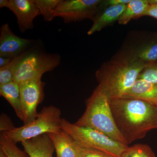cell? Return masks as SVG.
I'll list each match as a JSON object with an SVG mask.
<instances>
[{"label":"cell","mask_w":157,"mask_h":157,"mask_svg":"<svg viewBox=\"0 0 157 157\" xmlns=\"http://www.w3.org/2000/svg\"><path fill=\"white\" fill-rule=\"evenodd\" d=\"M119 131L128 145L157 129V107L138 99L119 98L110 101Z\"/></svg>","instance_id":"obj_1"},{"label":"cell","mask_w":157,"mask_h":157,"mask_svg":"<svg viewBox=\"0 0 157 157\" xmlns=\"http://www.w3.org/2000/svg\"><path fill=\"white\" fill-rule=\"evenodd\" d=\"M25 151L30 157H53L55 151L48 134H44L21 143Z\"/></svg>","instance_id":"obj_11"},{"label":"cell","mask_w":157,"mask_h":157,"mask_svg":"<svg viewBox=\"0 0 157 157\" xmlns=\"http://www.w3.org/2000/svg\"><path fill=\"white\" fill-rule=\"evenodd\" d=\"M137 79L157 83V61L148 65L139 74Z\"/></svg>","instance_id":"obj_21"},{"label":"cell","mask_w":157,"mask_h":157,"mask_svg":"<svg viewBox=\"0 0 157 157\" xmlns=\"http://www.w3.org/2000/svg\"><path fill=\"white\" fill-rule=\"evenodd\" d=\"M132 0H107L102 1L100 4V7H108L109 6H118L121 5H128Z\"/></svg>","instance_id":"obj_25"},{"label":"cell","mask_w":157,"mask_h":157,"mask_svg":"<svg viewBox=\"0 0 157 157\" xmlns=\"http://www.w3.org/2000/svg\"><path fill=\"white\" fill-rule=\"evenodd\" d=\"M78 145V157H118L102 151Z\"/></svg>","instance_id":"obj_22"},{"label":"cell","mask_w":157,"mask_h":157,"mask_svg":"<svg viewBox=\"0 0 157 157\" xmlns=\"http://www.w3.org/2000/svg\"><path fill=\"white\" fill-rule=\"evenodd\" d=\"M126 5L109 6L106 7L103 11H98L93 20V25L88 31V35H93L117 21L125 9Z\"/></svg>","instance_id":"obj_13"},{"label":"cell","mask_w":157,"mask_h":157,"mask_svg":"<svg viewBox=\"0 0 157 157\" xmlns=\"http://www.w3.org/2000/svg\"><path fill=\"white\" fill-rule=\"evenodd\" d=\"M0 157H8L1 149H0Z\"/></svg>","instance_id":"obj_28"},{"label":"cell","mask_w":157,"mask_h":157,"mask_svg":"<svg viewBox=\"0 0 157 157\" xmlns=\"http://www.w3.org/2000/svg\"><path fill=\"white\" fill-rule=\"evenodd\" d=\"M61 128L79 145L102 151L117 157H121L128 147L97 130L78 126L64 118L62 119Z\"/></svg>","instance_id":"obj_6"},{"label":"cell","mask_w":157,"mask_h":157,"mask_svg":"<svg viewBox=\"0 0 157 157\" xmlns=\"http://www.w3.org/2000/svg\"><path fill=\"white\" fill-rule=\"evenodd\" d=\"M13 81H14V72L11 61L7 66L0 69V85L8 84Z\"/></svg>","instance_id":"obj_23"},{"label":"cell","mask_w":157,"mask_h":157,"mask_svg":"<svg viewBox=\"0 0 157 157\" xmlns=\"http://www.w3.org/2000/svg\"><path fill=\"white\" fill-rule=\"evenodd\" d=\"M12 59H13L0 57V69L9 65L11 63Z\"/></svg>","instance_id":"obj_27"},{"label":"cell","mask_w":157,"mask_h":157,"mask_svg":"<svg viewBox=\"0 0 157 157\" xmlns=\"http://www.w3.org/2000/svg\"><path fill=\"white\" fill-rule=\"evenodd\" d=\"M52 140L56 157H78V145L67 132L61 130L48 134Z\"/></svg>","instance_id":"obj_14"},{"label":"cell","mask_w":157,"mask_h":157,"mask_svg":"<svg viewBox=\"0 0 157 157\" xmlns=\"http://www.w3.org/2000/svg\"><path fill=\"white\" fill-rule=\"evenodd\" d=\"M151 16L157 19V4L150 5L142 15V16Z\"/></svg>","instance_id":"obj_26"},{"label":"cell","mask_w":157,"mask_h":157,"mask_svg":"<svg viewBox=\"0 0 157 157\" xmlns=\"http://www.w3.org/2000/svg\"><path fill=\"white\" fill-rule=\"evenodd\" d=\"M101 0H61L55 9L54 17H61L65 23L86 19L93 21Z\"/></svg>","instance_id":"obj_7"},{"label":"cell","mask_w":157,"mask_h":157,"mask_svg":"<svg viewBox=\"0 0 157 157\" xmlns=\"http://www.w3.org/2000/svg\"><path fill=\"white\" fill-rule=\"evenodd\" d=\"M33 41L16 36L8 24H4L0 29V57L14 59L25 52Z\"/></svg>","instance_id":"obj_10"},{"label":"cell","mask_w":157,"mask_h":157,"mask_svg":"<svg viewBox=\"0 0 157 157\" xmlns=\"http://www.w3.org/2000/svg\"><path fill=\"white\" fill-rule=\"evenodd\" d=\"M7 8L15 14L20 31L34 28V20L40 14L34 0H0V8Z\"/></svg>","instance_id":"obj_9"},{"label":"cell","mask_w":157,"mask_h":157,"mask_svg":"<svg viewBox=\"0 0 157 157\" xmlns=\"http://www.w3.org/2000/svg\"><path fill=\"white\" fill-rule=\"evenodd\" d=\"M121 157H156L154 152L147 144H135L128 147Z\"/></svg>","instance_id":"obj_20"},{"label":"cell","mask_w":157,"mask_h":157,"mask_svg":"<svg viewBox=\"0 0 157 157\" xmlns=\"http://www.w3.org/2000/svg\"><path fill=\"white\" fill-rule=\"evenodd\" d=\"M57 54L46 53L38 51L25 52L12 59L14 81L20 83L42 78L45 73L51 72L60 63Z\"/></svg>","instance_id":"obj_4"},{"label":"cell","mask_w":157,"mask_h":157,"mask_svg":"<svg viewBox=\"0 0 157 157\" xmlns=\"http://www.w3.org/2000/svg\"><path fill=\"white\" fill-rule=\"evenodd\" d=\"M61 112L55 106L45 107L35 120L19 128L3 133L15 143L22 142L44 134L56 133L62 130Z\"/></svg>","instance_id":"obj_5"},{"label":"cell","mask_w":157,"mask_h":157,"mask_svg":"<svg viewBox=\"0 0 157 157\" xmlns=\"http://www.w3.org/2000/svg\"><path fill=\"white\" fill-rule=\"evenodd\" d=\"M0 95L10 103L17 117L23 121V113L19 83L13 81L8 84L0 85Z\"/></svg>","instance_id":"obj_15"},{"label":"cell","mask_w":157,"mask_h":157,"mask_svg":"<svg viewBox=\"0 0 157 157\" xmlns=\"http://www.w3.org/2000/svg\"><path fill=\"white\" fill-rule=\"evenodd\" d=\"M122 98L142 100L157 107V83L137 79Z\"/></svg>","instance_id":"obj_12"},{"label":"cell","mask_w":157,"mask_h":157,"mask_svg":"<svg viewBox=\"0 0 157 157\" xmlns=\"http://www.w3.org/2000/svg\"><path fill=\"white\" fill-rule=\"evenodd\" d=\"M148 64L130 52L104 63L96 72L99 86L109 101L123 96Z\"/></svg>","instance_id":"obj_2"},{"label":"cell","mask_w":157,"mask_h":157,"mask_svg":"<svg viewBox=\"0 0 157 157\" xmlns=\"http://www.w3.org/2000/svg\"><path fill=\"white\" fill-rule=\"evenodd\" d=\"M86 104L85 111L75 124L95 129L113 140L128 145L116 124L110 101L99 86L86 101Z\"/></svg>","instance_id":"obj_3"},{"label":"cell","mask_w":157,"mask_h":157,"mask_svg":"<svg viewBox=\"0 0 157 157\" xmlns=\"http://www.w3.org/2000/svg\"><path fill=\"white\" fill-rule=\"evenodd\" d=\"M61 0H34L45 21H50L53 19L57 6Z\"/></svg>","instance_id":"obj_19"},{"label":"cell","mask_w":157,"mask_h":157,"mask_svg":"<svg viewBox=\"0 0 157 157\" xmlns=\"http://www.w3.org/2000/svg\"><path fill=\"white\" fill-rule=\"evenodd\" d=\"M0 121V131L1 132L10 131L15 128L10 118L6 114L3 113L1 115Z\"/></svg>","instance_id":"obj_24"},{"label":"cell","mask_w":157,"mask_h":157,"mask_svg":"<svg viewBox=\"0 0 157 157\" xmlns=\"http://www.w3.org/2000/svg\"><path fill=\"white\" fill-rule=\"evenodd\" d=\"M45 82L41 78L21 82L19 84L24 125L35 120L38 114V105L44 100Z\"/></svg>","instance_id":"obj_8"},{"label":"cell","mask_w":157,"mask_h":157,"mask_svg":"<svg viewBox=\"0 0 157 157\" xmlns=\"http://www.w3.org/2000/svg\"><path fill=\"white\" fill-rule=\"evenodd\" d=\"M130 53L141 61L151 64L157 61V35L149 41L137 46Z\"/></svg>","instance_id":"obj_16"},{"label":"cell","mask_w":157,"mask_h":157,"mask_svg":"<svg viewBox=\"0 0 157 157\" xmlns=\"http://www.w3.org/2000/svg\"><path fill=\"white\" fill-rule=\"evenodd\" d=\"M147 1L150 5L157 4V0H147Z\"/></svg>","instance_id":"obj_29"},{"label":"cell","mask_w":157,"mask_h":157,"mask_svg":"<svg viewBox=\"0 0 157 157\" xmlns=\"http://www.w3.org/2000/svg\"><path fill=\"white\" fill-rule=\"evenodd\" d=\"M150 4L147 0H132L118 20L119 24L126 25L131 20L142 17L147 10Z\"/></svg>","instance_id":"obj_17"},{"label":"cell","mask_w":157,"mask_h":157,"mask_svg":"<svg viewBox=\"0 0 157 157\" xmlns=\"http://www.w3.org/2000/svg\"><path fill=\"white\" fill-rule=\"evenodd\" d=\"M0 149L8 157H29L25 152L20 149L16 143L12 141L5 134L0 135Z\"/></svg>","instance_id":"obj_18"}]
</instances>
